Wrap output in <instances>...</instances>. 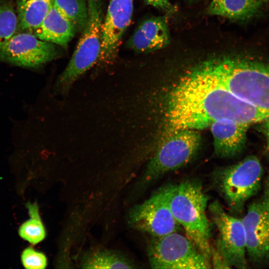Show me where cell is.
<instances>
[{
    "mask_svg": "<svg viewBox=\"0 0 269 269\" xmlns=\"http://www.w3.org/2000/svg\"><path fill=\"white\" fill-rule=\"evenodd\" d=\"M172 184L162 186L143 202L130 210L128 221L133 228L159 237L182 229L174 218L169 206Z\"/></svg>",
    "mask_w": 269,
    "mask_h": 269,
    "instance_id": "cell-8",
    "label": "cell"
},
{
    "mask_svg": "<svg viewBox=\"0 0 269 269\" xmlns=\"http://www.w3.org/2000/svg\"><path fill=\"white\" fill-rule=\"evenodd\" d=\"M76 31L53 6L33 33L39 39L66 48Z\"/></svg>",
    "mask_w": 269,
    "mask_h": 269,
    "instance_id": "cell-15",
    "label": "cell"
},
{
    "mask_svg": "<svg viewBox=\"0 0 269 269\" xmlns=\"http://www.w3.org/2000/svg\"><path fill=\"white\" fill-rule=\"evenodd\" d=\"M266 130L267 137L268 147L269 149V119L266 121Z\"/></svg>",
    "mask_w": 269,
    "mask_h": 269,
    "instance_id": "cell-24",
    "label": "cell"
},
{
    "mask_svg": "<svg viewBox=\"0 0 269 269\" xmlns=\"http://www.w3.org/2000/svg\"><path fill=\"white\" fill-rule=\"evenodd\" d=\"M59 46L34 34L15 33L0 46V62L24 68H39L61 55Z\"/></svg>",
    "mask_w": 269,
    "mask_h": 269,
    "instance_id": "cell-9",
    "label": "cell"
},
{
    "mask_svg": "<svg viewBox=\"0 0 269 269\" xmlns=\"http://www.w3.org/2000/svg\"><path fill=\"white\" fill-rule=\"evenodd\" d=\"M189 71L269 115V64L246 56H225L202 62Z\"/></svg>",
    "mask_w": 269,
    "mask_h": 269,
    "instance_id": "cell-2",
    "label": "cell"
},
{
    "mask_svg": "<svg viewBox=\"0 0 269 269\" xmlns=\"http://www.w3.org/2000/svg\"><path fill=\"white\" fill-rule=\"evenodd\" d=\"M242 222L251 262L255 264L269 262V175L265 180L262 194L250 204Z\"/></svg>",
    "mask_w": 269,
    "mask_h": 269,
    "instance_id": "cell-10",
    "label": "cell"
},
{
    "mask_svg": "<svg viewBox=\"0 0 269 269\" xmlns=\"http://www.w3.org/2000/svg\"><path fill=\"white\" fill-rule=\"evenodd\" d=\"M208 200L198 181L186 180L172 184L169 200L172 214L186 237L211 264V226L206 215Z\"/></svg>",
    "mask_w": 269,
    "mask_h": 269,
    "instance_id": "cell-3",
    "label": "cell"
},
{
    "mask_svg": "<svg viewBox=\"0 0 269 269\" xmlns=\"http://www.w3.org/2000/svg\"><path fill=\"white\" fill-rule=\"evenodd\" d=\"M53 6L74 27L82 32L88 19L87 0H52Z\"/></svg>",
    "mask_w": 269,
    "mask_h": 269,
    "instance_id": "cell-19",
    "label": "cell"
},
{
    "mask_svg": "<svg viewBox=\"0 0 269 269\" xmlns=\"http://www.w3.org/2000/svg\"><path fill=\"white\" fill-rule=\"evenodd\" d=\"M18 29L17 14L10 3L0 5V46L6 42Z\"/></svg>",
    "mask_w": 269,
    "mask_h": 269,
    "instance_id": "cell-21",
    "label": "cell"
},
{
    "mask_svg": "<svg viewBox=\"0 0 269 269\" xmlns=\"http://www.w3.org/2000/svg\"><path fill=\"white\" fill-rule=\"evenodd\" d=\"M133 0H111L102 26V45L98 62L111 63L115 59L122 36L129 25Z\"/></svg>",
    "mask_w": 269,
    "mask_h": 269,
    "instance_id": "cell-12",
    "label": "cell"
},
{
    "mask_svg": "<svg viewBox=\"0 0 269 269\" xmlns=\"http://www.w3.org/2000/svg\"><path fill=\"white\" fill-rule=\"evenodd\" d=\"M26 207L28 210L29 219L24 222L18 229V234L23 240L32 245L42 241L46 236V231L42 222L38 206L36 202H27Z\"/></svg>",
    "mask_w": 269,
    "mask_h": 269,
    "instance_id": "cell-20",
    "label": "cell"
},
{
    "mask_svg": "<svg viewBox=\"0 0 269 269\" xmlns=\"http://www.w3.org/2000/svg\"><path fill=\"white\" fill-rule=\"evenodd\" d=\"M263 169L255 156L217 169L213 181L231 211L241 212L246 202L261 189Z\"/></svg>",
    "mask_w": 269,
    "mask_h": 269,
    "instance_id": "cell-5",
    "label": "cell"
},
{
    "mask_svg": "<svg viewBox=\"0 0 269 269\" xmlns=\"http://www.w3.org/2000/svg\"><path fill=\"white\" fill-rule=\"evenodd\" d=\"M88 19L82 35L67 66L57 78L56 92L66 94L75 82L98 62L102 45L103 23L100 0H87Z\"/></svg>",
    "mask_w": 269,
    "mask_h": 269,
    "instance_id": "cell-4",
    "label": "cell"
},
{
    "mask_svg": "<svg viewBox=\"0 0 269 269\" xmlns=\"http://www.w3.org/2000/svg\"><path fill=\"white\" fill-rule=\"evenodd\" d=\"M149 4L167 13L174 10V6L168 0H145Z\"/></svg>",
    "mask_w": 269,
    "mask_h": 269,
    "instance_id": "cell-23",
    "label": "cell"
},
{
    "mask_svg": "<svg viewBox=\"0 0 269 269\" xmlns=\"http://www.w3.org/2000/svg\"><path fill=\"white\" fill-rule=\"evenodd\" d=\"M152 269H210L211 265L185 235L175 232L152 237L147 247Z\"/></svg>",
    "mask_w": 269,
    "mask_h": 269,
    "instance_id": "cell-7",
    "label": "cell"
},
{
    "mask_svg": "<svg viewBox=\"0 0 269 269\" xmlns=\"http://www.w3.org/2000/svg\"><path fill=\"white\" fill-rule=\"evenodd\" d=\"M200 141L195 130H181L168 135L149 160L141 185H148L187 164L197 153Z\"/></svg>",
    "mask_w": 269,
    "mask_h": 269,
    "instance_id": "cell-6",
    "label": "cell"
},
{
    "mask_svg": "<svg viewBox=\"0 0 269 269\" xmlns=\"http://www.w3.org/2000/svg\"><path fill=\"white\" fill-rule=\"evenodd\" d=\"M18 29L33 33L52 7V0H17Z\"/></svg>",
    "mask_w": 269,
    "mask_h": 269,
    "instance_id": "cell-17",
    "label": "cell"
},
{
    "mask_svg": "<svg viewBox=\"0 0 269 269\" xmlns=\"http://www.w3.org/2000/svg\"><path fill=\"white\" fill-rule=\"evenodd\" d=\"M170 41L167 17L158 16L143 22L128 41V46L138 52L163 48Z\"/></svg>",
    "mask_w": 269,
    "mask_h": 269,
    "instance_id": "cell-13",
    "label": "cell"
},
{
    "mask_svg": "<svg viewBox=\"0 0 269 269\" xmlns=\"http://www.w3.org/2000/svg\"><path fill=\"white\" fill-rule=\"evenodd\" d=\"M21 261L23 267L27 269H44L47 265V259L41 252L32 247L25 249L21 255Z\"/></svg>",
    "mask_w": 269,
    "mask_h": 269,
    "instance_id": "cell-22",
    "label": "cell"
},
{
    "mask_svg": "<svg viewBox=\"0 0 269 269\" xmlns=\"http://www.w3.org/2000/svg\"><path fill=\"white\" fill-rule=\"evenodd\" d=\"M209 210L219 233L215 244L228 265L230 268H247L246 236L242 219L228 214L217 200L209 205Z\"/></svg>",
    "mask_w": 269,
    "mask_h": 269,
    "instance_id": "cell-11",
    "label": "cell"
},
{
    "mask_svg": "<svg viewBox=\"0 0 269 269\" xmlns=\"http://www.w3.org/2000/svg\"><path fill=\"white\" fill-rule=\"evenodd\" d=\"M269 0H212L207 8L211 15L234 20H247L263 11Z\"/></svg>",
    "mask_w": 269,
    "mask_h": 269,
    "instance_id": "cell-16",
    "label": "cell"
},
{
    "mask_svg": "<svg viewBox=\"0 0 269 269\" xmlns=\"http://www.w3.org/2000/svg\"><path fill=\"white\" fill-rule=\"evenodd\" d=\"M248 126L223 119L211 124L215 154L220 157H230L239 153L246 140Z\"/></svg>",
    "mask_w": 269,
    "mask_h": 269,
    "instance_id": "cell-14",
    "label": "cell"
},
{
    "mask_svg": "<svg viewBox=\"0 0 269 269\" xmlns=\"http://www.w3.org/2000/svg\"><path fill=\"white\" fill-rule=\"evenodd\" d=\"M169 135L200 130L223 119L249 126L269 115L220 86L188 72L170 94L167 107Z\"/></svg>",
    "mask_w": 269,
    "mask_h": 269,
    "instance_id": "cell-1",
    "label": "cell"
},
{
    "mask_svg": "<svg viewBox=\"0 0 269 269\" xmlns=\"http://www.w3.org/2000/svg\"><path fill=\"white\" fill-rule=\"evenodd\" d=\"M85 269H131L134 265L122 255L110 250H96L86 254L81 262Z\"/></svg>",
    "mask_w": 269,
    "mask_h": 269,
    "instance_id": "cell-18",
    "label": "cell"
},
{
    "mask_svg": "<svg viewBox=\"0 0 269 269\" xmlns=\"http://www.w3.org/2000/svg\"><path fill=\"white\" fill-rule=\"evenodd\" d=\"M3 0H0V5L2 3Z\"/></svg>",
    "mask_w": 269,
    "mask_h": 269,
    "instance_id": "cell-25",
    "label": "cell"
},
{
    "mask_svg": "<svg viewBox=\"0 0 269 269\" xmlns=\"http://www.w3.org/2000/svg\"><path fill=\"white\" fill-rule=\"evenodd\" d=\"M191 1H192V0H190Z\"/></svg>",
    "mask_w": 269,
    "mask_h": 269,
    "instance_id": "cell-26",
    "label": "cell"
}]
</instances>
